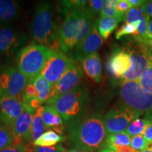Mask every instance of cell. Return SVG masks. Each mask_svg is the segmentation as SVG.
Masks as SVG:
<instances>
[{"mask_svg":"<svg viewBox=\"0 0 152 152\" xmlns=\"http://www.w3.org/2000/svg\"><path fill=\"white\" fill-rule=\"evenodd\" d=\"M140 152H152V149H149V148H147V149L143 150V151H141Z\"/></svg>","mask_w":152,"mask_h":152,"instance_id":"obj_46","label":"cell"},{"mask_svg":"<svg viewBox=\"0 0 152 152\" xmlns=\"http://www.w3.org/2000/svg\"><path fill=\"white\" fill-rule=\"evenodd\" d=\"M33 152H68L62 144H56L49 147H35Z\"/></svg>","mask_w":152,"mask_h":152,"instance_id":"obj_34","label":"cell"},{"mask_svg":"<svg viewBox=\"0 0 152 152\" xmlns=\"http://www.w3.org/2000/svg\"><path fill=\"white\" fill-rule=\"evenodd\" d=\"M87 1L83 0H63L57 3V9L59 14L66 15L85 9Z\"/></svg>","mask_w":152,"mask_h":152,"instance_id":"obj_22","label":"cell"},{"mask_svg":"<svg viewBox=\"0 0 152 152\" xmlns=\"http://www.w3.org/2000/svg\"><path fill=\"white\" fill-rule=\"evenodd\" d=\"M140 9L144 15L151 18V16L152 17V1H147V2L142 5Z\"/></svg>","mask_w":152,"mask_h":152,"instance_id":"obj_39","label":"cell"},{"mask_svg":"<svg viewBox=\"0 0 152 152\" xmlns=\"http://www.w3.org/2000/svg\"><path fill=\"white\" fill-rule=\"evenodd\" d=\"M107 135L103 117L96 113L74 123L70 131V139L75 147L89 152L104 149Z\"/></svg>","mask_w":152,"mask_h":152,"instance_id":"obj_1","label":"cell"},{"mask_svg":"<svg viewBox=\"0 0 152 152\" xmlns=\"http://www.w3.org/2000/svg\"><path fill=\"white\" fill-rule=\"evenodd\" d=\"M148 144L149 143L146 141V140L142 134L132 137L131 138L130 147L137 151H141L147 149Z\"/></svg>","mask_w":152,"mask_h":152,"instance_id":"obj_33","label":"cell"},{"mask_svg":"<svg viewBox=\"0 0 152 152\" xmlns=\"http://www.w3.org/2000/svg\"><path fill=\"white\" fill-rule=\"evenodd\" d=\"M150 121L145 118H138L132 121L128 127L125 130V132L130 135L131 137H132L139 135V134H142L144 129H145L147 125L149 124Z\"/></svg>","mask_w":152,"mask_h":152,"instance_id":"obj_27","label":"cell"},{"mask_svg":"<svg viewBox=\"0 0 152 152\" xmlns=\"http://www.w3.org/2000/svg\"><path fill=\"white\" fill-rule=\"evenodd\" d=\"M34 113L35 111L24 105L21 115L11 125L10 129L14 139V145L31 141L32 123Z\"/></svg>","mask_w":152,"mask_h":152,"instance_id":"obj_14","label":"cell"},{"mask_svg":"<svg viewBox=\"0 0 152 152\" xmlns=\"http://www.w3.org/2000/svg\"><path fill=\"white\" fill-rule=\"evenodd\" d=\"M137 35V26L134 23H125L115 33V39H119L124 36Z\"/></svg>","mask_w":152,"mask_h":152,"instance_id":"obj_31","label":"cell"},{"mask_svg":"<svg viewBox=\"0 0 152 152\" xmlns=\"http://www.w3.org/2000/svg\"><path fill=\"white\" fill-rule=\"evenodd\" d=\"M43 106H39L33 114V123H32V133L31 141L33 142L36 141L39 137L44 134L46 130L45 125L42 122L41 117V112L42 111Z\"/></svg>","mask_w":152,"mask_h":152,"instance_id":"obj_24","label":"cell"},{"mask_svg":"<svg viewBox=\"0 0 152 152\" xmlns=\"http://www.w3.org/2000/svg\"><path fill=\"white\" fill-rule=\"evenodd\" d=\"M144 42L147 45V46L152 54V39H144Z\"/></svg>","mask_w":152,"mask_h":152,"instance_id":"obj_42","label":"cell"},{"mask_svg":"<svg viewBox=\"0 0 152 152\" xmlns=\"http://www.w3.org/2000/svg\"><path fill=\"white\" fill-rule=\"evenodd\" d=\"M131 66L130 55L125 49H118L112 53L106 64L108 73L114 78H121Z\"/></svg>","mask_w":152,"mask_h":152,"instance_id":"obj_16","label":"cell"},{"mask_svg":"<svg viewBox=\"0 0 152 152\" xmlns=\"http://www.w3.org/2000/svg\"><path fill=\"white\" fill-rule=\"evenodd\" d=\"M137 82L143 90L152 94V62Z\"/></svg>","mask_w":152,"mask_h":152,"instance_id":"obj_29","label":"cell"},{"mask_svg":"<svg viewBox=\"0 0 152 152\" xmlns=\"http://www.w3.org/2000/svg\"><path fill=\"white\" fill-rule=\"evenodd\" d=\"M117 0H105L103 1L102 8L100 12L101 17H114L118 19L120 21H123L125 18V15L119 14L116 11Z\"/></svg>","mask_w":152,"mask_h":152,"instance_id":"obj_25","label":"cell"},{"mask_svg":"<svg viewBox=\"0 0 152 152\" xmlns=\"http://www.w3.org/2000/svg\"><path fill=\"white\" fill-rule=\"evenodd\" d=\"M33 81L36 90L37 92L38 99L41 104L46 102L52 96L53 85L47 81L41 75L36 77Z\"/></svg>","mask_w":152,"mask_h":152,"instance_id":"obj_21","label":"cell"},{"mask_svg":"<svg viewBox=\"0 0 152 152\" xmlns=\"http://www.w3.org/2000/svg\"><path fill=\"white\" fill-rule=\"evenodd\" d=\"M147 17L149 16L142 14L140 8L133 7L127 11L126 14H125V21L127 23H134L141 21Z\"/></svg>","mask_w":152,"mask_h":152,"instance_id":"obj_30","label":"cell"},{"mask_svg":"<svg viewBox=\"0 0 152 152\" xmlns=\"http://www.w3.org/2000/svg\"><path fill=\"white\" fill-rule=\"evenodd\" d=\"M24 105L21 101L3 95L0 100V121L9 128L21 115Z\"/></svg>","mask_w":152,"mask_h":152,"instance_id":"obj_15","label":"cell"},{"mask_svg":"<svg viewBox=\"0 0 152 152\" xmlns=\"http://www.w3.org/2000/svg\"><path fill=\"white\" fill-rule=\"evenodd\" d=\"M147 35L148 39H152V18H150L147 23Z\"/></svg>","mask_w":152,"mask_h":152,"instance_id":"obj_41","label":"cell"},{"mask_svg":"<svg viewBox=\"0 0 152 152\" xmlns=\"http://www.w3.org/2000/svg\"><path fill=\"white\" fill-rule=\"evenodd\" d=\"M145 139L146 141L148 143H151L152 142V121H150L149 124L147 125L145 129H144L143 133L142 134Z\"/></svg>","mask_w":152,"mask_h":152,"instance_id":"obj_38","label":"cell"},{"mask_svg":"<svg viewBox=\"0 0 152 152\" xmlns=\"http://www.w3.org/2000/svg\"><path fill=\"white\" fill-rule=\"evenodd\" d=\"M68 152H89L87 151H85L84 149H79V148H73V149H72L70 150V151H68Z\"/></svg>","mask_w":152,"mask_h":152,"instance_id":"obj_43","label":"cell"},{"mask_svg":"<svg viewBox=\"0 0 152 152\" xmlns=\"http://www.w3.org/2000/svg\"><path fill=\"white\" fill-rule=\"evenodd\" d=\"M33 40L36 44L48 47L58 37L54 21V8L47 1L38 3L30 26Z\"/></svg>","mask_w":152,"mask_h":152,"instance_id":"obj_3","label":"cell"},{"mask_svg":"<svg viewBox=\"0 0 152 152\" xmlns=\"http://www.w3.org/2000/svg\"><path fill=\"white\" fill-rule=\"evenodd\" d=\"M121 22L114 17H100L95 21L99 33L103 39H107Z\"/></svg>","mask_w":152,"mask_h":152,"instance_id":"obj_20","label":"cell"},{"mask_svg":"<svg viewBox=\"0 0 152 152\" xmlns=\"http://www.w3.org/2000/svg\"><path fill=\"white\" fill-rule=\"evenodd\" d=\"M103 1L102 0H90L87 1L85 5V10H86L89 14L92 16H95L99 14L102 8Z\"/></svg>","mask_w":152,"mask_h":152,"instance_id":"obj_32","label":"cell"},{"mask_svg":"<svg viewBox=\"0 0 152 152\" xmlns=\"http://www.w3.org/2000/svg\"><path fill=\"white\" fill-rule=\"evenodd\" d=\"M83 75V71L80 67L73 64L61 77L53 85L52 95L48 100L55 99L73 91L80 85Z\"/></svg>","mask_w":152,"mask_h":152,"instance_id":"obj_12","label":"cell"},{"mask_svg":"<svg viewBox=\"0 0 152 152\" xmlns=\"http://www.w3.org/2000/svg\"><path fill=\"white\" fill-rule=\"evenodd\" d=\"M54 50L45 45L30 44L17 54V68L28 79L33 80L41 75L45 64Z\"/></svg>","mask_w":152,"mask_h":152,"instance_id":"obj_4","label":"cell"},{"mask_svg":"<svg viewBox=\"0 0 152 152\" xmlns=\"http://www.w3.org/2000/svg\"><path fill=\"white\" fill-rule=\"evenodd\" d=\"M94 18L85 9L66 16L58 33L62 52L70 53L88 35L95 23Z\"/></svg>","mask_w":152,"mask_h":152,"instance_id":"obj_2","label":"cell"},{"mask_svg":"<svg viewBox=\"0 0 152 152\" xmlns=\"http://www.w3.org/2000/svg\"><path fill=\"white\" fill-rule=\"evenodd\" d=\"M28 37L17 31L11 24L0 26V56H9L20 52L26 46Z\"/></svg>","mask_w":152,"mask_h":152,"instance_id":"obj_10","label":"cell"},{"mask_svg":"<svg viewBox=\"0 0 152 152\" xmlns=\"http://www.w3.org/2000/svg\"><path fill=\"white\" fill-rule=\"evenodd\" d=\"M14 139L11 129L0 121V150L14 145Z\"/></svg>","mask_w":152,"mask_h":152,"instance_id":"obj_28","label":"cell"},{"mask_svg":"<svg viewBox=\"0 0 152 152\" xmlns=\"http://www.w3.org/2000/svg\"><path fill=\"white\" fill-rule=\"evenodd\" d=\"M64 140V137L61 134L53 130H48L42 134L33 144L35 147H49L58 144Z\"/></svg>","mask_w":152,"mask_h":152,"instance_id":"obj_23","label":"cell"},{"mask_svg":"<svg viewBox=\"0 0 152 152\" xmlns=\"http://www.w3.org/2000/svg\"><path fill=\"white\" fill-rule=\"evenodd\" d=\"M132 8V6L129 3L128 0H117L115 9L119 14L125 15L127 11Z\"/></svg>","mask_w":152,"mask_h":152,"instance_id":"obj_35","label":"cell"},{"mask_svg":"<svg viewBox=\"0 0 152 152\" xmlns=\"http://www.w3.org/2000/svg\"><path fill=\"white\" fill-rule=\"evenodd\" d=\"M88 100L87 88L80 85L73 91L46 103L54 106L66 123L74 124L83 114Z\"/></svg>","mask_w":152,"mask_h":152,"instance_id":"obj_5","label":"cell"},{"mask_svg":"<svg viewBox=\"0 0 152 152\" xmlns=\"http://www.w3.org/2000/svg\"><path fill=\"white\" fill-rule=\"evenodd\" d=\"M83 71L95 83H99L102 80V66L99 55L97 52L89 55L83 59Z\"/></svg>","mask_w":152,"mask_h":152,"instance_id":"obj_18","label":"cell"},{"mask_svg":"<svg viewBox=\"0 0 152 152\" xmlns=\"http://www.w3.org/2000/svg\"><path fill=\"white\" fill-rule=\"evenodd\" d=\"M119 96L123 104L140 112L152 121V94L146 92L137 81H122Z\"/></svg>","mask_w":152,"mask_h":152,"instance_id":"obj_7","label":"cell"},{"mask_svg":"<svg viewBox=\"0 0 152 152\" xmlns=\"http://www.w3.org/2000/svg\"><path fill=\"white\" fill-rule=\"evenodd\" d=\"M3 92H2V90H1V85H0V100H1V97L3 96Z\"/></svg>","mask_w":152,"mask_h":152,"instance_id":"obj_45","label":"cell"},{"mask_svg":"<svg viewBox=\"0 0 152 152\" xmlns=\"http://www.w3.org/2000/svg\"><path fill=\"white\" fill-rule=\"evenodd\" d=\"M41 117L45 128L52 129L54 132L62 134L64 130V119L54 106L52 105L43 106Z\"/></svg>","mask_w":152,"mask_h":152,"instance_id":"obj_17","label":"cell"},{"mask_svg":"<svg viewBox=\"0 0 152 152\" xmlns=\"http://www.w3.org/2000/svg\"><path fill=\"white\" fill-rule=\"evenodd\" d=\"M3 24V23H2V20H1V19L0 18V26H1V25H2Z\"/></svg>","mask_w":152,"mask_h":152,"instance_id":"obj_47","label":"cell"},{"mask_svg":"<svg viewBox=\"0 0 152 152\" xmlns=\"http://www.w3.org/2000/svg\"><path fill=\"white\" fill-rule=\"evenodd\" d=\"M18 14V4L12 0H0V18L3 24H11Z\"/></svg>","mask_w":152,"mask_h":152,"instance_id":"obj_19","label":"cell"},{"mask_svg":"<svg viewBox=\"0 0 152 152\" xmlns=\"http://www.w3.org/2000/svg\"><path fill=\"white\" fill-rule=\"evenodd\" d=\"M103 42V38L101 37L96 23H94L88 35L70 52V58L76 61H83V59L89 55L96 52L102 46Z\"/></svg>","mask_w":152,"mask_h":152,"instance_id":"obj_13","label":"cell"},{"mask_svg":"<svg viewBox=\"0 0 152 152\" xmlns=\"http://www.w3.org/2000/svg\"><path fill=\"white\" fill-rule=\"evenodd\" d=\"M142 114L124 104L115 106L103 117L104 125L109 134L125 132L128 125Z\"/></svg>","mask_w":152,"mask_h":152,"instance_id":"obj_8","label":"cell"},{"mask_svg":"<svg viewBox=\"0 0 152 152\" xmlns=\"http://www.w3.org/2000/svg\"><path fill=\"white\" fill-rule=\"evenodd\" d=\"M28 79L15 67H8L0 71V85L4 95L22 102L23 94Z\"/></svg>","mask_w":152,"mask_h":152,"instance_id":"obj_9","label":"cell"},{"mask_svg":"<svg viewBox=\"0 0 152 152\" xmlns=\"http://www.w3.org/2000/svg\"><path fill=\"white\" fill-rule=\"evenodd\" d=\"M99 152H115V151H113V150H111L110 149H108V148H104V149H102Z\"/></svg>","mask_w":152,"mask_h":152,"instance_id":"obj_44","label":"cell"},{"mask_svg":"<svg viewBox=\"0 0 152 152\" xmlns=\"http://www.w3.org/2000/svg\"><path fill=\"white\" fill-rule=\"evenodd\" d=\"M131 138L125 132L109 134L106 137L105 148L109 146H130Z\"/></svg>","mask_w":152,"mask_h":152,"instance_id":"obj_26","label":"cell"},{"mask_svg":"<svg viewBox=\"0 0 152 152\" xmlns=\"http://www.w3.org/2000/svg\"><path fill=\"white\" fill-rule=\"evenodd\" d=\"M106 148L113 150L115 152H140L136 151L130 146H109Z\"/></svg>","mask_w":152,"mask_h":152,"instance_id":"obj_37","label":"cell"},{"mask_svg":"<svg viewBox=\"0 0 152 152\" xmlns=\"http://www.w3.org/2000/svg\"><path fill=\"white\" fill-rule=\"evenodd\" d=\"M128 1L132 6V8L133 7H136V8L141 7L142 5H144L147 2V1H145V0H128Z\"/></svg>","mask_w":152,"mask_h":152,"instance_id":"obj_40","label":"cell"},{"mask_svg":"<svg viewBox=\"0 0 152 152\" xmlns=\"http://www.w3.org/2000/svg\"><path fill=\"white\" fill-rule=\"evenodd\" d=\"M73 60L62 52L54 51L47 61L41 75L52 85H54L73 65Z\"/></svg>","mask_w":152,"mask_h":152,"instance_id":"obj_11","label":"cell"},{"mask_svg":"<svg viewBox=\"0 0 152 152\" xmlns=\"http://www.w3.org/2000/svg\"><path fill=\"white\" fill-rule=\"evenodd\" d=\"M27 146L24 143L12 145L0 150V152H28Z\"/></svg>","mask_w":152,"mask_h":152,"instance_id":"obj_36","label":"cell"},{"mask_svg":"<svg viewBox=\"0 0 152 152\" xmlns=\"http://www.w3.org/2000/svg\"><path fill=\"white\" fill-rule=\"evenodd\" d=\"M130 55L131 66L121 77L122 81L139 80L152 62V54L144 42V38L131 36L123 49Z\"/></svg>","mask_w":152,"mask_h":152,"instance_id":"obj_6","label":"cell"}]
</instances>
